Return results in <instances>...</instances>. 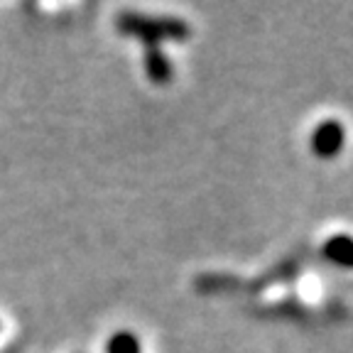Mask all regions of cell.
<instances>
[{
    "instance_id": "obj_1",
    "label": "cell",
    "mask_w": 353,
    "mask_h": 353,
    "mask_svg": "<svg viewBox=\"0 0 353 353\" xmlns=\"http://www.w3.org/2000/svg\"><path fill=\"white\" fill-rule=\"evenodd\" d=\"M116 28L123 34L140 37L145 44H160L162 39H182L189 37V25L179 17H145L135 12H121L116 17Z\"/></svg>"
},
{
    "instance_id": "obj_2",
    "label": "cell",
    "mask_w": 353,
    "mask_h": 353,
    "mask_svg": "<svg viewBox=\"0 0 353 353\" xmlns=\"http://www.w3.org/2000/svg\"><path fill=\"white\" fill-rule=\"evenodd\" d=\"M343 138H346V132H343L341 123L339 121H324L314 132H312V150H314L319 157L329 160V157H334V154L341 152Z\"/></svg>"
},
{
    "instance_id": "obj_3",
    "label": "cell",
    "mask_w": 353,
    "mask_h": 353,
    "mask_svg": "<svg viewBox=\"0 0 353 353\" xmlns=\"http://www.w3.org/2000/svg\"><path fill=\"white\" fill-rule=\"evenodd\" d=\"M145 72H148L150 81L157 86H165L172 81V66L162 54L160 44H145Z\"/></svg>"
},
{
    "instance_id": "obj_4",
    "label": "cell",
    "mask_w": 353,
    "mask_h": 353,
    "mask_svg": "<svg viewBox=\"0 0 353 353\" xmlns=\"http://www.w3.org/2000/svg\"><path fill=\"white\" fill-rule=\"evenodd\" d=\"M324 255L329 260H334L336 265L348 268V265L353 263V243H351V238H348L346 233H341V236H334L331 241H326Z\"/></svg>"
},
{
    "instance_id": "obj_5",
    "label": "cell",
    "mask_w": 353,
    "mask_h": 353,
    "mask_svg": "<svg viewBox=\"0 0 353 353\" xmlns=\"http://www.w3.org/2000/svg\"><path fill=\"white\" fill-rule=\"evenodd\" d=\"M105 353H140V341L130 331H118L110 336Z\"/></svg>"
}]
</instances>
